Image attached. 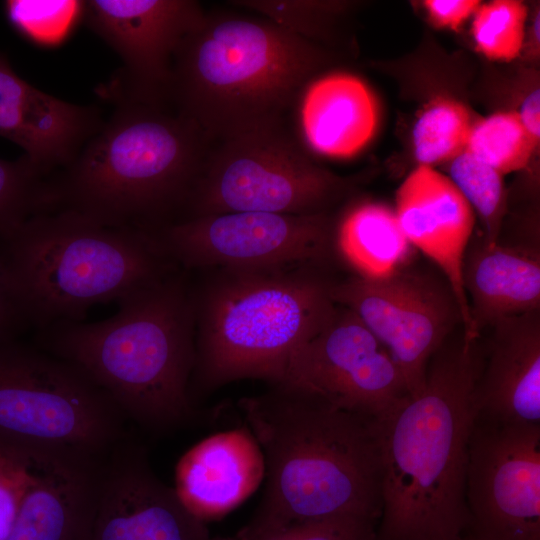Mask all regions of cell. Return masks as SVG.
Instances as JSON below:
<instances>
[{
	"label": "cell",
	"instance_id": "d590c367",
	"mask_svg": "<svg viewBox=\"0 0 540 540\" xmlns=\"http://www.w3.org/2000/svg\"><path fill=\"white\" fill-rule=\"evenodd\" d=\"M457 540H479V539H477L476 537H474L470 533H465L464 535L459 537Z\"/></svg>",
	"mask_w": 540,
	"mask_h": 540
},
{
	"label": "cell",
	"instance_id": "e575fe53",
	"mask_svg": "<svg viewBox=\"0 0 540 540\" xmlns=\"http://www.w3.org/2000/svg\"><path fill=\"white\" fill-rule=\"evenodd\" d=\"M539 20H540L539 12H537L532 23V36H533L534 43L535 44L537 43V45L539 43Z\"/></svg>",
	"mask_w": 540,
	"mask_h": 540
},
{
	"label": "cell",
	"instance_id": "3957f363",
	"mask_svg": "<svg viewBox=\"0 0 540 540\" xmlns=\"http://www.w3.org/2000/svg\"><path fill=\"white\" fill-rule=\"evenodd\" d=\"M108 319L58 321L34 344L85 372L128 421L153 432L191 423L196 356L193 289L182 268L118 300Z\"/></svg>",
	"mask_w": 540,
	"mask_h": 540
},
{
	"label": "cell",
	"instance_id": "52a82bcc",
	"mask_svg": "<svg viewBox=\"0 0 540 540\" xmlns=\"http://www.w3.org/2000/svg\"><path fill=\"white\" fill-rule=\"evenodd\" d=\"M14 290L29 328L84 321L180 268L147 234L103 226L78 214L32 216L2 238Z\"/></svg>",
	"mask_w": 540,
	"mask_h": 540
},
{
	"label": "cell",
	"instance_id": "83f0119b",
	"mask_svg": "<svg viewBox=\"0 0 540 540\" xmlns=\"http://www.w3.org/2000/svg\"><path fill=\"white\" fill-rule=\"evenodd\" d=\"M527 13L526 5L518 0L480 4L471 28L478 52L493 61L517 58L523 47Z\"/></svg>",
	"mask_w": 540,
	"mask_h": 540
},
{
	"label": "cell",
	"instance_id": "5bb4252c",
	"mask_svg": "<svg viewBox=\"0 0 540 540\" xmlns=\"http://www.w3.org/2000/svg\"><path fill=\"white\" fill-rule=\"evenodd\" d=\"M342 309L292 356L281 382L380 419L409 396L404 377L376 337Z\"/></svg>",
	"mask_w": 540,
	"mask_h": 540
},
{
	"label": "cell",
	"instance_id": "5b68a950",
	"mask_svg": "<svg viewBox=\"0 0 540 540\" xmlns=\"http://www.w3.org/2000/svg\"><path fill=\"white\" fill-rule=\"evenodd\" d=\"M324 61L264 17L206 12L175 54L170 106L214 144L287 122Z\"/></svg>",
	"mask_w": 540,
	"mask_h": 540
},
{
	"label": "cell",
	"instance_id": "ac0fdd59",
	"mask_svg": "<svg viewBox=\"0 0 540 540\" xmlns=\"http://www.w3.org/2000/svg\"><path fill=\"white\" fill-rule=\"evenodd\" d=\"M104 120L96 106L54 97L22 79L0 53V136L52 175L73 161Z\"/></svg>",
	"mask_w": 540,
	"mask_h": 540
},
{
	"label": "cell",
	"instance_id": "44dd1931",
	"mask_svg": "<svg viewBox=\"0 0 540 540\" xmlns=\"http://www.w3.org/2000/svg\"><path fill=\"white\" fill-rule=\"evenodd\" d=\"M298 104L303 143L327 158L355 156L377 132V98L353 74L333 72L316 77L306 86Z\"/></svg>",
	"mask_w": 540,
	"mask_h": 540
},
{
	"label": "cell",
	"instance_id": "1f68e13d",
	"mask_svg": "<svg viewBox=\"0 0 540 540\" xmlns=\"http://www.w3.org/2000/svg\"><path fill=\"white\" fill-rule=\"evenodd\" d=\"M29 325L16 296L0 238V342L18 339Z\"/></svg>",
	"mask_w": 540,
	"mask_h": 540
},
{
	"label": "cell",
	"instance_id": "603a6c76",
	"mask_svg": "<svg viewBox=\"0 0 540 540\" xmlns=\"http://www.w3.org/2000/svg\"><path fill=\"white\" fill-rule=\"evenodd\" d=\"M334 245L356 276L371 280L407 267L413 248L394 209L378 202L350 207L335 226Z\"/></svg>",
	"mask_w": 540,
	"mask_h": 540
},
{
	"label": "cell",
	"instance_id": "d4e9b609",
	"mask_svg": "<svg viewBox=\"0 0 540 540\" xmlns=\"http://www.w3.org/2000/svg\"><path fill=\"white\" fill-rule=\"evenodd\" d=\"M537 147L517 112L502 111L474 120L465 151L505 176L525 169Z\"/></svg>",
	"mask_w": 540,
	"mask_h": 540
},
{
	"label": "cell",
	"instance_id": "2e32d148",
	"mask_svg": "<svg viewBox=\"0 0 540 540\" xmlns=\"http://www.w3.org/2000/svg\"><path fill=\"white\" fill-rule=\"evenodd\" d=\"M30 478L6 540H90L107 457L29 452Z\"/></svg>",
	"mask_w": 540,
	"mask_h": 540
},
{
	"label": "cell",
	"instance_id": "d6a6232c",
	"mask_svg": "<svg viewBox=\"0 0 540 540\" xmlns=\"http://www.w3.org/2000/svg\"><path fill=\"white\" fill-rule=\"evenodd\" d=\"M480 4L478 0H425L423 7L436 27L458 31Z\"/></svg>",
	"mask_w": 540,
	"mask_h": 540
},
{
	"label": "cell",
	"instance_id": "8992f818",
	"mask_svg": "<svg viewBox=\"0 0 540 540\" xmlns=\"http://www.w3.org/2000/svg\"><path fill=\"white\" fill-rule=\"evenodd\" d=\"M314 264L222 269L199 290L195 306L192 401L244 378L284 379L292 356L334 316L331 281Z\"/></svg>",
	"mask_w": 540,
	"mask_h": 540
},
{
	"label": "cell",
	"instance_id": "836d02e7",
	"mask_svg": "<svg viewBox=\"0 0 540 540\" xmlns=\"http://www.w3.org/2000/svg\"><path fill=\"white\" fill-rule=\"evenodd\" d=\"M539 89H533L521 102L518 117L532 141L540 142V97Z\"/></svg>",
	"mask_w": 540,
	"mask_h": 540
},
{
	"label": "cell",
	"instance_id": "e0dca14e",
	"mask_svg": "<svg viewBox=\"0 0 540 540\" xmlns=\"http://www.w3.org/2000/svg\"><path fill=\"white\" fill-rule=\"evenodd\" d=\"M394 211L411 246L442 271L460 310L464 334L479 338L463 281L464 260L475 223L469 203L447 175L417 165L398 187Z\"/></svg>",
	"mask_w": 540,
	"mask_h": 540
},
{
	"label": "cell",
	"instance_id": "f1b7e54d",
	"mask_svg": "<svg viewBox=\"0 0 540 540\" xmlns=\"http://www.w3.org/2000/svg\"><path fill=\"white\" fill-rule=\"evenodd\" d=\"M4 8L12 28L38 44L58 42L81 14L79 1L8 0Z\"/></svg>",
	"mask_w": 540,
	"mask_h": 540
},
{
	"label": "cell",
	"instance_id": "6da1fadb",
	"mask_svg": "<svg viewBox=\"0 0 540 540\" xmlns=\"http://www.w3.org/2000/svg\"><path fill=\"white\" fill-rule=\"evenodd\" d=\"M265 461L264 496L238 535L356 518L378 524L382 468L377 420L289 383L239 402Z\"/></svg>",
	"mask_w": 540,
	"mask_h": 540
},
{
	"label": "cell",
	"instance_id": "4fadbf2b",
	"mask_svg": "<svg viewBox=\"0 0 540 540\" xmlns=\"http://www.w3.org/2000/svg\"><path fill=\"white\" fill-rule=\"evenodd\" d=\"M206 11L195 0H88L80 16L123 62L110 99L170 106L174 57Z\"/></svg>",
	"mask_w": 540,
	"mask_h": 540
},
{
	"label": "cell",
	"instance_id": "7402d4cb",
	"mask_svg": "<svg viewBox=\"0 0 540 540\" xmlns=\"http://www.w3.org/2000/svg\"><path fill=\"white\" fill-rule=\"evenodd\" d=\"M464 288L475 333L504 317L540 308V246L483 239L469 245Z\"/></svg>",
	"mask_w": 540,
	"mask_h": 540
},
{
	"label": "cell",
	"instance_id": "9a60e30c",
	"mask_svg": "<svg viewBox=\"0 0 540 540\" xmlns=\"http://www.w3.org/2000/svg\"><path fill=\"white\" fill-rule=\"evenodd\" d=\"M90 540H212L205 522L153 471L129 434L106 459Z\"/></svg>",
	"mask_w": 540,
	"mask_h": 540
},
{
	"label": "cell",
	"instance_id": "f546056e",
	"mask_svg": "<svg viewBox=\"0 0 540 540\" xmlns=\"http://www.w3.org/2000/svg\"><path fill=\"white\" fill-rule=\"evenodd\" d=\"M376 525L362 519L336 518L250 536L212 537V540H377Z\"/></svg>",
	"mask_w": 540,
	"mask_h": 540
},
{
	"label": "cell",
	"instance_id": "9c48e42d",
	"mask_svg": "<svg viewBox=\"0 0 540 540\" xmlns=\"http://www.w3.org/2000/svg\"><path fill=\"white\" fill-rule=\"evenodd\" d=\"M346 188L313 162L287 121L212 144L181 220L225 212L320 214Z\"/></svg>",
	"mask_w": 540,
	"mask_h": 540
},
{
	"label": "cell",
	"instance_id": "484cf974",
	"mask_svg": "<svg viewBox=\"0 0 540 540\" xmlns=\"http://www.w3.org/2000/svg\"><path fill=\"white\" fill-rule=\"evenodd\" d=\"M50 176L25 154L12 161L0 158V238L32 216L50 211Z\"/></svg>",
	"mask_w": 540,
	"mask_h": 540
},
{
	"label": "cell",
	"instance_id": "8fae6325",
	"mask_svg": "<svg viewBox=\"0 0 540 540\" xmlns=\"http://www.w3.org/2000/svg\"><path fill=\"white\" fill-rule=\"evenodd\" d=\"M336 305L351 311L389 352L409 393L424 387L428 364L462 324L460 310L446 281L408 269L377 280L353 276L331 282Z\"/></svg>",
	"mask_w": 540,
	"mask_h": 540
},
{
	"label": "cell",
	"instance_id": "277c9868",
	"mask_svg": "<svg viewBox=\"0 0 540 540\" xmlns=\"http://www.w3.org/2000/svg\"><path fill=\"white\" fill-rule=\"evenodd\" d=\"M113 101L110 118L49 177L50 212L151 235L183 218L212 143L172 107Z\"/></svg>",
	"mask_w": 540,
	"mask_h": 540
},
{
	"label": "cell",
	"instance_id": "d6986e66",
	"mask_svg": "<svg viewBox=\"0 0 540 540\" xmlns=\"http://www.w3.org/2000/svg\"><path fill=\"white\" fill-rule=\"evenodd\" d=\"M491 327L476 387L477 416L540 424V310L504 317Z\"/></svg>",
	"mask_w": 540,
	"mask_h": 540
},
{
	"label": "cell",
	"instance_id": "cb8c5ba5",
	"mask_svg": "<svg viewBox=\"0 0 540 540\" xmlns=\"http://www.w3.org/2000/svg\"><path fill=\"white\" fill-rule=\"evenodd\" d=\"M474 120L459 100L437 96L418 114L412 129L417 165L433 167L452 161L466 150Z\"/></svg>",
	"mask_w": 540,
	"mask_h": 540
},
{
	"label": "cell",
	"instance_id": "4316f807",
	"mask_svg": "<svg viewBox=\"0 0 540 540\" xmlns=\"http://www.w3.org/2000/svg\"><path fill=\"white\" fill-rule=\"evenodd\" d=\"M448 164V177L484 223V243L495 245L506 207L504 176L467 151Z\"/></svg>",
	"mask_w": 540,
	"mask_h": 540
},
{
	"label": "cell",
	"instance_id": "30bf717a",
	"mask_svg": "<svg viewBox=\"0 0 540 540\" xmlns=\"http://www.w3.org/2000/svg\"><path fill=\"white\" fill-rule=\"evenodd\" d=\"M325 213L225 212L183 219L149 235L182 269L318 265L335 250Z\"/></svg>",
	"mask_w": 540,
	"mask_h": 540
},
{
	"label": "cell",
	"instance_id": "7c38bea8",
	"mask_svg": "<svg viewBox=\"0 0 540 540\" xmlns=\"http://www.w3.org/2000/svg\"><path fill=\"white\" fill-rule=\"evenodd\" d=\"M466 503L479 540H540V424L476 416Z\"/></svg>",
	"mask_w": 540,
	"mask_h": 540
},
{
	"label": "cell",
	"instance_id": "ba28073f",
	"mask_svg": "<svg viewBox=\"0 0 540 540\" xmlns=\"http://www.w3.org/2000/svg\"><path fill=\"white\" fill-rule=\"evenodd\" d=\"M127 421L74 364L19 338L0 342V446L107 457L130 434Z\"/></svg>",
	"mask_w": 540,
	"mask_h": 540
},
{
	"label": "cell",
	"instance_id": "ffe728a7",
	"mask_svg": "<svg viewBox=\"0 0 540 540\" xmlns=\"http://www.w3.org/2000/svg\"><path fill=\"white\" fill-rule=\"evenodd\" d=\"M265 472L262 450L248 427L214 434L179 460L175 491L204 522L220 517L248 498Z\"/></svg>",
	"mask_w": 540,
	"mask_h": 540
},
{
	"label": "cell",
	"instance_id": "4dcf8cb0",
	"mask_svg": "<svg viewBox=\"0 0 540 540\" xmlns=\"http://www.w3.org/2000/svg\"><path fill=\"white\" fill-rule=\"evenodd\" d=\"M29 478V454L0 446V540L8 537Z\"/></svg>",
	"mask_w": 540,
	"mask_h": 540
},
{
	"label": "cell",
	"instance_id": "7a4b0ae2",
	"mask_svg": "<svg viewBox=\"0 0 540 540\" xmlns=\"http://www.w3.org/2000/svg\"><path fill=\"white\" fill-rule=\"evenodd\" d=\"M479 338H448L422 390L377 419L382 514L377 540H457L468 532L469 438L484 356Z\"/></svg>",
	"mask_w": 540,
	"mask_h": 540
}]
</instances>
